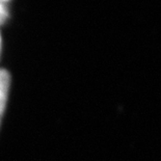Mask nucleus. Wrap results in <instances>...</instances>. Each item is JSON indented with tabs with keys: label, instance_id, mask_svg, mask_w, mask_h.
<instances>
[{
	"label": "nucleus",
	"instance_id": "7ed1b4c3",
	"mask_svg": "<svg viewBox=\"0 0 161 161\" xmlns=\"http://www.w3.org/2000/svg\"><path fill=\"white\" fill-rule=\"evenodd\" d=\"M0 45H1V37H0Z\"/></svg>",
	"mask_w": 161,
	"mask_h": 161
},
{
	"label": "nucleus",
	"instance_id": "f257e3e1",
	"mask_svg": "<svg viewBox=\"0 0 161 161\" xmlns=\"http://www.w3.org/2000/svg\"><path fill=\"white\" fill-rule=\"evenodd\" d=\"M9 85H11V76L8 72L5 70H0V123H1L6 101H8Z\"/></svg>",
	"mask_w": 161,
	"mask_h": 161
},
{
	"label": "nucleus",
	"instance_id": "20e7f679",
	"mask_svg": "<svg viewBox=\"0 0 161 161\" xmlns=\"http://www.w3.org/2000/svg\"><path fill=\"white\" fill-rule=\"evenodd\" d=\"M3 1H5V2H8V0H3Z\"/></svg>",
	"mask_w": 161,
	"mask_h": 161
},
{
	"label": "nucleus",
	"instance_id": "f03ea898",
	"mask_svg": "<svg viewBox=\"0 0 161 161\" xmlns=\"http://www.w3.org/2000/svg\"><path fill=\"white\" fill-rule=\"evenodd\" d=\"M8 17V9L6 6V2L3 0H0V25L5 22V20Z\"/></svg>",
	"mask_w": 161,
	"mask_h": 161
}]
</instances>
